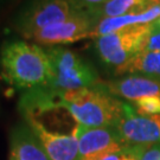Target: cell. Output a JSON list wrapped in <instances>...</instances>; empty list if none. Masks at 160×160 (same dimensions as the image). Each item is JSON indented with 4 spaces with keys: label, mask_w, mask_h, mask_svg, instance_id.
I'll return each instance as SVG.
<instances>
[{
    "label": "cell",
    "mask_w": 160,
    "mask_h": 160,
    "mask_svg": "<svg viewBox=\"0 0 160 160\" xmlns=\"http://www.w3.org/2000/svg\"><path fill=\"white\" fill-rule=\"evenodd\" d=\"M0 77L23 92L52 89V68L46 50L25 39L4 42L0 49Z\"/></svg>",
    "instance_id": "cell-1"
},
{
    "label": "cell",
    "mask_w": 160,
    "mask_h": 160,
    "mask_svg": "<svg viewBox=\"0 0 160 160\" xmlns=\"http://www.w3.org/2000/svg\"><path fill=\"white\" fill-rule=\"evenodd\" d=\"M59 95L62 106L83 128H115L125 116L126 103L112 95L103 82Z\"/></svg>",
    "instance_id": "cell-2"
},
{
    "label": "cell",
    "mask_w": 160,
    "mask_h": 160,
    "mask_svg": "<svg viewBox=\"0 0 160 160\" xmlns=\"http://www.w3.org/2000/svg\"><path fill=\"white\" fill-rule=\"evenodd\" d=\"M52 68V89L58 92L80 90L100 84L95 68L75 51L64 46L46 48Z\"/></svg>",
    "instance_id": "cell-3"
},
{
    "label": "cell",
    "mask_w": 160,
    "mask_h": 160,
    "mask_svg": "<svg viewBox=\"0 0 160 160\" xmlns=\"http://www.w3.org/2000/svg\"><path fill=\"white\" fill-rule=\"evenodd\" d=\"M155 29L154 23L140 24L101 36L95 39L97 55L103 63L115 71L146 49V44Z\"/></svg>",
    "instance_id": "cell-4"
},
{
    "label": "cell",
    "mask_w": 160,
    "mask_h": 160,
    "mask_svg": "<svg viewBox=\"0 0 160 160\" xmlns=\"http://www.w3.org/2000/svg\"><path fill=\"white\" fill-rule=\"evenodd\" d=\"M89 8L78 0H31L17 13L12 28L19 36L65 22Z\"/></svg>",
    "instance_id": "cell-5"
},
{
    "label": "cell",
    "mask_w": 160,
    "mask_h": 160,
    "mask_svg": "<svg viewBox=\"0 0 160 160\" xmlns=\"http://www.w3.org/2000/svg\"><path fill=\"white\" fill-rule=\"evenodd\" d=\"M97 23L98 20L89 8L65 22L25 34L23 38L42 48L63 46L86 38H92V32Z\"/></svg>",
    "instance_id": "cell-6"
},
{
    "label": "cell",
    "mask_w": 160,
    "mask_h": 160,
    "mask_svg": "<svg viewBox=\"0 0 160 160\" xmlns=\"http://www.w3.org/2000/svg\"><path fill=\"white\" fill-rule=\"evenodd\" d=\"M75 132L78 138L77 160H103L129 146L115 128H83L76 125Z\"/></svg>",
    "instance_id": "cell-7"
},
{
    "label": "cell",
    "mask_w": 160,
    "mask_h": 160,
    "mask_svg": "<svg viewBox=\"0 0 160 160\" xmlns=\"http://www.w3.org/2000/svg\"><path fill=\"white\" fill-rule=\"evenodd\" d=\"M115 129L129 145H160V114L140 115L135 109L126 103V112Z\"/></svg>",
    "instance_id": "cell-8"
},
{
    "label": "cell",
    "mask_w": 160,
    "mask_h": 160,
    "mask_svg": "<svg viewBox=\"0 0 160 160\" xmlns=\"http://www.w3.org/2000/svg\"><path fill=\"white\" fill-rule=\"evenodd\" d=\"M24 121L38 138L50 160L78 159V138L75 128L71 133H59L50 131L45 125L32 118H25Z\"/></svg>",
    "instance_id": "cell-9"
},
{
    "label": "cell",
    "mask_w": 160,
    "mask_h": 160,
    "mask_svg": "<svg viewBox=\"0 0 160 160\" xmlns=\"http://www.w3.org/2000/svg\"><path fill=\"white\" fill-rule=\"evenodd\" d=\"M103 83L112 95L122 97L131 102L139 101L143 97L160 96V78L155 77L129 75L120 80Z\"/></svg>",
    "instance_id": "cell-10"
},
{
    "label": "cell",
    "mask_w": 160,
    "mask_h": 160,
    "mask_svg": "<svg viewBox=\"0 0 160 160\" xmlns=\"http://www.w3.org/2000/svg\"><path fill=\"white\" fill-rule=\"evenodd\" d=\"M8 160H50L38 138L26 123L11 132Z\"/></svg>",
    "instance_id": "cell-11"
},
{
    "label": "cell",
    "mask_w": 160,
    "mask_h": 160,
    "mask_svg": "<svg viewBox=\"0 0 160 160\" xmlns=\"http://www.w3.org/2000/svg\"><path fill=\"white\" fill-rule=\"evenodd\" d=\"M157 6H160V0H108L90 8V11L100 22L106 18L143 13Z\"/></svg>",
    "instance_id": "cell-12"
},
{
    "label": "cell",
    "mask_w": 160,
    "mask_h": 160,
    "mask_svg": "<svg viewBox=\"0 0 160 160\" xmlns=\"http://www.w3.org/2000/svg\"><path fill=\"white\" fill-rule=\"evenodd\" d=\"M160 18V6L153 7L149 11L138 14H125L120 17L106 18L101 19L92 32V38H98L104 34L113 33L115 31H119L125 28L140 25V24H149Z\"/></svg>",
    "instance_id": "cell-13"
},
{
    "label": "cell",
    "mask_w": 160,
    "mask_h": 160,
    "mask_svg": "<svg viewBox=\"0 0 160 160\" xmlns=\"http://www.w3.org/2000/svg\"><path fill=\"white\" fill-rule=\"evenodd\" d=\"M114 72L115 75L142 74L148 77L160 78V51L143 50Z\"/></svg>",
    "instance_id": "cell-14"
},
{
    "label": "cell",
    "mask_w": 160,
    "mask_h": 160,
    "mask_svg": "<svg viewBox=\"0 0 160 160\" xmlns=\"http://www.w3.org/2000/svg\"><path fill=\"white\" fill-rule=\"evenodd\" d=\"M133 108L140 115L160 114V96L143 97L133 102Z\"/></svg>",
    "instance_id": "cell-15"
},
{
    "label": "cell",
    "mask_w": 160,
    "mask_h": 160,
    "mask_svg": "<svg viewBox=\"0 0 160 160\" xmlns=\"http://www.w3.org/2000/svg\"><path fill=\"white\" fill-rule=\"evenodd\" d=\"M148 146L146 145H133V146H127L126 148L118 151L113 154L108 155L103 160H140L142 155L143 151Z\"/></svg>",
    "instance_id": "cell-16"
},
{
    "label": "cell",
    "mask_w": 160,
    "mask_h": 160,
    "mask_svg": "<svg viewBox=\"0 0 160 160\" xmlns=\"http://www.w3.org/2000/svg\"><path fill=\"white\" fill-rule=\"evenodd\" d=\"M140 160H160V145L148 146L143 151Z\"/></svg>",
    "instance_id": "cell-17"
},
{
    "label": "cell",
    "mask_w": 160,
    "mask_h": 160,
    "mask_svg": "<svg viewBox=\"0 0 160 160\" xmlns=\"http://www.w3.org/2000/svg\"><path fill=\"white\" fill-rule=\"evenodd\" d=\"M145 50H152V51H160V30L155 29L154 32L151 34L148 42L146 44Z\"/></svg>",
    "instance_id": "cell-18"
},
{
    "label": "cell",
    "mask_w": 160,
    "mask_h": 160,
    "mask_svg": "<svg viewBox=\"0 0 160 160\" xmlns=\"http://www.w3.org/2000/svg\"><path fill=\"white\" fill-rule=\"evenodd\" d=\"M78 1L88 8H92V7H96V6L101 5V4L108 1V0H78Z\"/></svg>",
    "instance_id": "cell-19"
},
{
    "label": "cell",
    "mask_w": 160,
    "mask_h": 160,
    "mask_svg": "<svg viewBox=\"0 0 160 160\" xmlns=\"http://www.w3.org/2000/svg\"><path fill=\"white\" fill-rule=\"evenodd\" d=\"M155 26H157V29H159L160 30V18L159 19H158V20H157V22H155Z\"/></svg>",
    "instance_id": "cell-20"
}]
</instances>
